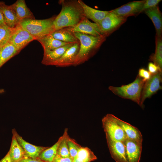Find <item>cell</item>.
Listing matches in <instances>:
<instances>
[{"label": "cell", "mask_w": 162, "mask_h": 162, "mask_svg": "<svg viewBox=\"0 0 162 162\" xmlns=\"http://www.w3.org/2000/svg\"><path fill=\"white\" fill-rule=\"evenodd\" d=\"M54 38L67 43H76L79 42L74 33L68 27L55 30L50 34Z\"/></svg>", "instance_id": "44dd1931"}, {"label": "cell", "mask_w": 162, "mask_h": 162, "mask_svg": "<svg viewBox=\"0 0 162 162\" xmlns=\"http://www.w3.org/2000/svg\"><path fill=\"white\" fill-rule=\"evenodd\" d=\"M34 40V38L19 24L14 28L8 43L20 52L28 43Z\"/></svg>", "instance_id": "ba28073f"}, {"label": "cell", "mask_w": 162, "mask_h": 162, "mask_svg": "<svg viewBox=\"0 0 162 162\" xmlns=\"http://www.w3.org/2000/svg\"><path fill=\"white\" fill-rule=\"evenodd\" d=\"M67 143L70 156L74 159L82 146L77 143L74 139L70 137L69 135L67 138Z\"/></svg>", "instance_id": "f546056e"}, {"label": "cell", "mask_w": 162, "mask_h": 162, "mask_svg": "<svg viewBox=\"0 0 162 162\" xmlns=\"http://www.w3.org/2000/svg\"><path fill=\"white\" fill-rule=\"evenodd\" d=\"M59 2L62 8L53 21L55 30L73 27L85 17L82 9L77 0H61Z\"/></svg>", "instance_id": "6da1fadb"}, {"label": "cell", "mask_w": 162, "mask_h": 162, "mask_svg": "<svg viewBox=\"0 0 162 162\" xmlns=\"http://www.w3.org/2000/svg\"><path fill=\"white\" fill-rule=\"evenodd\" d=\"M127 19L118 16L109 11L98 25L103 34L107 37L124 23Z\"/></svg>", "instance_id": "52a82bcc"}, {"label": "cell", "mask_w": 162, "mask_h": 162, "mask_svg": "<svg viewBox=\"0 0 162 162\" xmlns=\"http://www.w3.org/2000/svg\"><path fill=\"white\" fill-rule=\"evenodd\" d=\"M97 159L96 156L90 148L82 146L74 158V162H91Z\"/></svg>", "instance_id": "d4e9b609"}, {"label": "cell", "mask_w": 162, "mask_h": 162, "mask_svg": "<svg viewBox=\"0 0 162 162\" xmlns=\"http://www.w3.org/2000/svg\"><path fill=\"white\" fill-rule=\"evenodd\" d=\"M106 138L112 158L116 162H127L124 142L112 139L107 136Z\"/></svg>", "instance_id": "30bf717a"}, {"label": "cell", "mask_w": 162, "mask_h": 162, "mask_svg": "<svg viewBox=\"0 0 162 162\" xmlns=\"http://www.w3.org/2000/svg\"><path fill=\"white\" fill-rule=\"evenodd\" d=\"M55 17L44 20L25 19L21 20L19 24L36 40L50 34L55 31L53 21Z\"/></svg>", "instance_id": "3957f363"}, {"label": "cell", "mask_w": 162, "mask_h": 162, "mask_svg": "<svg viewBox=\"0 0 162 162\" xmlns=\"http://www.w3.org/2000/svg\"><path fill=\"white\" fill-rule=\"evenodd\" d=\"M16 139L24 150L26 156L33 159L39 158L40 154L48 147L37 146L32 144L24 140L16 131H13Z\"/></svg>", "instance_id": "5bb4252c"}, {"label": "cell", "mask_w": 162, "mask_h": 162, "mask_svg": "<svg viewBox=\"0 0 162 162\" xmlns=\"http://www.w3.org/2000/svg\"><path fill=\"white\" fill-rule=\"evenodd\" d=\"M74 43H70L52 50L44 51L42 63L46 65H50L52 62L60 58Z\"/></svg>", "instance_id": "ac0fdd59"}, {"label": "cell", "mask_w": 162, "mask_h": 162, "mask_svg": "<svg viewBox=\"0 0 162 162\" xmlns=\"http://www.w3.org/2000/svg\"><path fill=\"white\" fill-rule=\"evenodd\" d=\"M80 46L79 42L74 43L60 58L52 62L50 65L60 67L74 66L75 58L78 52Z\"/></svg>", "instance_id": "8fae6325"}, {"label": "cell", "mask_w": 162, "mask_h": 162, "mask_svg": "<svg viewBox=\"0 0 162 162\" xmlns=\"http://www.w3.org/2000/svg\"><path fill=\"white\" fill-rule=\"evenodd\" d=\"M11 6L20 21L27 19H35L34 15L27 7L25 0H18Z\"/></svg>", "instance_id": "ffe728a7"}, {"label": "cell", "mask_w": 162, "mask_h": 162, "mask_svg": "<svg viewBox=\"0 0 162 162\" xmlns=\"http://www.w3.org/2000/svg\"><path fill=\"white\" fill-rule=\"evenodd\" d=\"M0 162H12L8 153L6 156L0 161Z\"/></svg>", "instance_id": "d590c367"}, {"label": "cell", "mask_w": 162, "mask_h": 162, "mask_svg": "<svg viewBox=\"0 0 162 162\" xmlns=\"http://www.w3.org/2000/svg\"><path fill=\"white\" fill-rule=\"evenodd\" d=\"M145 81L137 75L135 80L130 83L120 87L110 86L108 88L115 95L130 100L140 106L142 91Z\"/></svg>", "instance_id": "277c9868"}, {"label": "cell", "mask_w": 162, "mask_h": 162, "mask_svg": "<svg viewBox=\"0 0 162 162\" xmlns=\"http://www.w3.org/2000/svg\"><path fill=\"white\" fill-rule=\"evenodd\" d=\"M138 75L146 81L150 78L152 74L146 69L141 68L139 70Z\"/></svg>", "instance_id": "1f68e13d"}, {"label": "cell", "mask_w": 162, "mask_h": 162, "mask_svg": "<svg viewBox=\"0 0 162 162\" xmlns=\"http://www.w3.org/2000/svg\"><path fill=\"white\" fill-rule=\"evenodd\" d=\"M0 9L3 15L5 24L11 28L19 25L20 20L11 5H8L4 2H0Z\"/></svg>", "instance_id": "e0dca14e"}, {"label": "cell", "mask_w": 162, "mask_h": 162, "mask_svg": "<svg viewBox=\"0 0 162 162\" xmlns=\"http://www.w3.org/2000/svg\"><path fill=\"white\" fill-rule=\"evenodd\" d=\"M5 23L3 15V14L0 9V26L4 25Z\"/></svg>", "instance_id": "8d00e7d4"}, {"label": "cell", "mask_w": 162, "mask_h": 162, "mask_svg": "<svg viewBox=\"0 0 162 162\" xmlns=\"http://www.w3.org/2000/svg\"><path fill=\"white\" fill-rule=\"evenodd\" d=\"M145 1L131 2L110 11L118 16L127 18L129 16L139 14Z\"/></svg>", "instance_id": "7c38bea8"}, {"label": "cell", "mask_w": 162, "mask_h": 162, "mask_svg": "<svg viewBox=\"0 0 162 162\" xmlns=\"http://www.w3.org/2000/svg\"><path fill=\"white\" fill-rule=\"evenodd\" d=\"M149 60L158 66L162 70V40L161 37L156 38L155 52L150 57Z\"/></svg>", "instance_id": "4316f807"}, {"label": "cell", "mask_w": 162, "mask_h": 162, "mask_svg": "<svg viewBox=\"0 0 162 162\" xmlns=\"http://www.w3.org/2000/svg\"><path fill=\"white\" fill-rule=\"evenodd\" d=\"M73 33L80 43L79 49L74 64V66L87 61L98 49L106 37L105 36H95L77 32Z\"/></svg>", "instance_id": "7a4b0ae2"}, {"label": "cell", "mask_w": 162, "mask_h": 162, "mask_svg": "<svg viewBox=\"0 0 162 162\" xmlns=\"http://www.w3.org/2000/svg\"><path fill=\"white\" fill-rule=\"evenodd\" d=\"M114 116L108 114L102 119L103 127L106 136L114 140L124 142L127 138L123 130L115 120Z\"/></svg>", "instance_id": "5b68a950"}, {"label": "cell", "mask_w": 162, "mask_h": 162, "mask_svg": "<svg viewBox=\"0 0 162 162\" xmlns=\"http://www.w3.org/2000/svg\"><path fill=\"white\" fill-rule=\"evenodd\" d=\"M162 72L152 74L150 78L146 81L142 91L140 106H143L145 100L151 97L159 90L162 89L160 83L162 82Z\"/></svg>", "instance_id": "8992f818"}, {"label": "cell", "mask_w": 162, "mask_h": 162, "mask_svg": "<svg viewBox=\"0 0 162 162\" xmlns=\"http://www.w3.org/2000/svg\"><path fill=\"white\" fill-rule=\"evenodd\" d=\"M161 1L160 0H145L139 14L148 9L158 6V4Z\"/></svg>", "instance_id": "4dcf8cb0"}, {"label": "cell", "mask_w": 162, "mask_h": 162, "mask_svg": "<svg viewBox=\"0 0 162 162\" xmlns=\"http://www.w3.org/2000/svg\"><path fill=\"white\" fill-rule=\"evenodd\" d=\"M13 134L10 147L8 153L12 162H18L27 156H25L24 150L18 143L14 134Z\"/></svg>", "instance_id": "7402d4cb"}, {"label": "cell", "mask_w": 162, "mask_h": 162, "mask_svg": "<svg viewBox=\"0 0 162 162\" xmlns=\"http://www.w3.org/2000/svg\"><path fill=\"white\" fill-rule=\"evenodd\" d=\"M114 118L123 130L127 138L142 143V136L137 128L121 120L114 116Z\"/></svg>", "instance_id": "2e32d148"}, {"label": "cell", "mask_w": 162, "mask_h": 162, "mask_svg": "<svg viewBox=\"0 0 162 162\" xmlns=\"http://www.w3.org/2000/svg\"><path fill=\"white\" fill-rule=\"evenodd\" d=\"M19 52L15 47L9 43L0 47V68L8 61Z\"/></svg>", "instance_id": "cb8c5ba5"}, {"label": "cell", "mask_w": 162, "mask_h": 162, "mask_svg": "<svg viewBox=\"0 0 162 162\" xmlns=\"http://www.w3.org/2000/svg\"><path fill=\"white\" fill-rule=\"evenodd\" d=\"M13 29L6 24L0 26V47L8 43Z\"/></svg>", "instance_id": "f1b7e54d"}, {"label": "cell", "mask_w": 162, "mask_h": 162, "mask_svg": "<svg viewBox=\"0 0 162 162\" xmlns=\"http://www.w3.org/2000/svg\"><path fill=\"white\" fill-rule=\"evenodd\" d=\"M62 138V135L52 146L43 151L40 154L39 158L46 162H52L57 154L58 146Z\"/></svg>", "instance_id": "484cf974"}, {"label": "cell", "mask_w": 162, "mask_h": 162, "mask_svg": "<svg viewBox=\"0 0 162 162\" xmlns=\"http://www.w3.org/2000/svg\"><path fill=\"white\" fill-rule=\"evenodd\" d=\"M148 71L152 74H155L159 72H162V70L158 66L152 62H149L148 63Z\"/></svg>", "instance_id": "d6a6232c"}, {"label": "cell", "mask_w": 162, "mask_h": 162, "mask_svg": "<svg viewBox=\"0 0 162 162\" xmlns=\"http://www.w3.org/2000/svg\"><path fill=\"white\" fill-rule=\"evenodd\" d=\"M127 162H139L142 151V143L127 138L124 141Z\"/></svg>", "instance_id": "4fadbf2b"}, {"label": "cell", "mask_w": 162, "mask_h": 162, "mask_svg": "<svg viewBox=\"0 0 162 162\" xmlns=\"http://www.w3.org/2000/svg\"><path fill=\"white\" fill-rule=\"evenodd\" d=\"M52 162H74V159L70 157L63 158L57 154Z\"/></svg>", "instance_id": "836d02e7"}, {"label": "cell", "mask_w": 162, "mask_h": 162, "mask_svg": "<svg viewBox=\"0 0 162 162\" xmlns=\"http://www.w3.org/2000/svg\"><path fill=\"white\" fill-rule=\"evenodd\" d=\"M36 40L41 44L43 48L44 51L52 50L71 43H65L57 40L53 38L50 34Z\"/></svg>", "instance_id": "603a6c76"}, {"label": "cell", "mask_w": 162, "mask_h": 162, "mask_svg": "<svg viewBox=\"0 0 162 162\" xmlns=\"http://www.w3.org/2000/svg\"><path fill=\"white\" fill-rule=\"evenodd\" d=\"M144 12L152 20L154 26L156 31V37H161L162 15L158 6L146 10Z\"/></svg>", "instance_id": "d6986e66"}, {"label": "cell", "mask_w": 162, "mask_h": 162, "mask_svg": "<svg viewBox=\"0 0 162 162\" xmlns=\"http://www.w3.org/2000/svg\"><path fill=\"white\" fill-rule=\"evenodd\" d=\"M18 162H46L44 161L39 158L33 159L28 157L22 159Z\"/></svg>", "instance_id": "e575fe53"}, {"label": "cell", "mask_w": 162, "mask_h": 162, "mask_svg": "<svg viewBox=\"0 0 162 162\" xmlns=\"http://www.w3.org/2000/svg\"><path fill=\"white\" fill-rule=\"evenodd\" d=\"M68 28L73 32H80L95 36H105L98 24L91 22L85 17L75 26Z\"/></svg>", "instance_id": "9c48e42d"}, {"label": "cell", "mask_w": 162, "mask_h": 162, "mask_svg": "<svg viewBox=\"0 0 162 162\" xmlns=\"http://www.w3.org/2000/svg\"><path fill=\"white\" fill-rule=\"evenodd\" d=\"M68 130L67 128L65 129L63 136V138L61 140L58 148L57 154L63 158L70 157L68 146L67 143Z\"/></svg>", "instance_id": "83f0119b"}, {"label": "cell", "mask_w": 162, "mask_h": 162, "mask_svg": "<svg viewBox=\"0 0 162 162\" xmlns=\"http://www.w3.org/2000/svg\"><path fill=\"white\" fill-rule=\"evenodd\" d=\"M77 1L82 9L84 16L92 20L98 25L109 12L94 9L86 4L81 0Z\"/></svg>", "instance_id": "9a60e30c"}]
</instances>
